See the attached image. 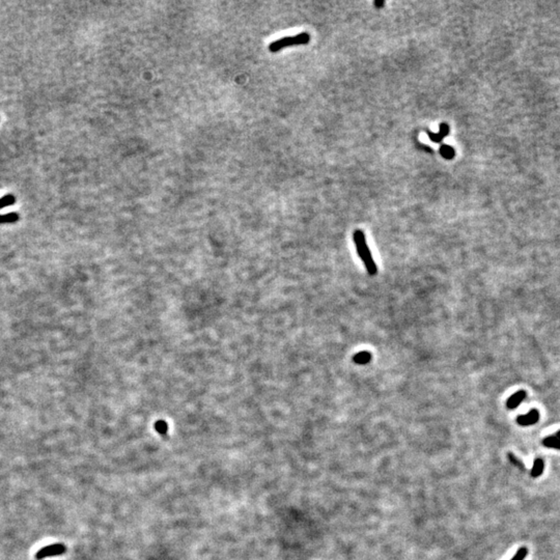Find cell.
Returning <instances> with one entry per match:
<instances>
[{"mask_svg": "<svg viewBox=\"0 0 560 560\" xmlns=\"http://www.w3.org/2000/svg\"><path fill=\"white\" fill-rule=\"evenodd\" d=\"M353 240H354L358 255L361 258L362 263L364 264L367 273L371 276L376 275L377 272H378V268H377V265H376L375 261H374L372 255L370 253L369 247L366 243L364 233L360 230H356L353 234Z\"/></svg>", "mask_w": 560, "mask_h": 560, "instance_id": "6da1fadb", "label": "cell"}, {"mask_svg": "<svg viewBox=\"0 0 560 560\" xmlns=\"http://www.w3.org/2000/svg\"><path fill=\"white\" fill-rule=\"evenodd\" d=\"M15 202H16V197L12 194H8L0 198V210L9 205H13Z\"/></svg>", "mask_w": 560, "mask_h": 560, "instance_id": "8fae6325", "label": "cell"}, {"mask_svg": "<svg viewBox=\"0 0 560 560\" xmlns=\"http://www.w3.org/2000/svg\"><path fill=\"white\" fill-rule=\"evenodd\" d=\"M370 359H371V354L366 351L360 352L353 357V361L357 364H366L370 361Z\"/></svg>", "mask_w": 560, "mask_h": 560, "instance_id": "9c48e42d", "label": "cell"}, {"mask_svg": "<svg viewBox=\"0 0 560 560\" xmlns=\"http://www.w3.org/2000/svg\"><path fill=\"white\" fill-rule=\"evenodd\" d=\"M544 469H545V463H544V461H543L542 459H536V460L534 461L533 467H532V469H531V473H530L531 478H533V479L540 478V476L543 474Z\"/></svg>", "mask_w": 560, "mask_h": 560, "instance_id": "ba28073f", "label": "cell"}, {"mask_svg": "<svg viewBox=\"0 0 560 560\" xmlns=\"http://www.w3.org/2000/svg\"><path fill=\"white\" fill-rule=\"evenodd\" d=\"M528 554V550L526 547H521L518 552L514 554V556L510 560H525L526 556Z\"/></svg>", "mask_w": 560, "mask_h": 560, "instance_id": "4fadbf2b", "label": "cell"}, {"mask_svg": "<svg viewBox=\"0 0 560 560\" xmlns=\"http://www.w3.org/2000/svg\"><path fill=\"white\" fill-rule=\"evenodd\" d=\"M540 420V413L536 409H532L525 415H520L516 418V422L521 426H529L535 424Z\"/></svg>", "mask_w": 560, "mask_h": 560, "instance_id": "277c9868", "label": "cell"}, {"mask_svg": "<svg viewBox=\"0 0 560 560\" xmlns=\"http://www.w3.org/2000/svg\"><path fill=\"white\" fill-rule=\"evenodd\" d=\"M66 552H67V548H66L65 545H63V544H53V545L46 546L44 548H42L40 550H38L36 555H35V558L37 560H42V559L47 558V557L63 555Z\"/></svg>", "mask_w": 560, "mask_h": 560, "instance_id": "3957f363", "label": "cell"}, {"mask_svg": "<svg viewBox=\"0 0 560 560\" xmlns=\"http://www.w3.org/2000/svg\"><path fill=\"white\" fill-rule=\"evenodd\" d=\"M526 397H527V393L525 390H519L518 392H515L509 397V399L506 402V407L509 410L515 409L526 399Z\"/></svg>", "mask_w": 560, "mask_h": 560, "instance_id": "5b68a950", "label": "cell"}, {"mask_svg": "<svg viewBox=\"0 0 560 560\" xmlns=\"http://www.w3.org/2000/svg\"><path fill=\"white\" fill-rule=\"evenodd\" d=\"M543 444L546 447H550V448L560 450V429L558 430V432L555 435L545 438L543 440Z\"/></svg>", "mask_w": 560, "mask_h": 560, "instance_id": "52a82bcc", "label": "cell"}, {"mask_svg": "<svg viewBox=\"0 0 560 560\" xmlns=\"http://www.w3.org/2000/svg\"><path fill=\"white\" fill-rule=\"evenodd\" d=\"M449 133V126L445 122L441 123L440 125V129H439V132L438 133H432V132H428L427 131V135H428V138L432 140L433 142H441Z\"/></svg>", "mask_w": 560, "mask_h": 560, "instance_id": "8992f818", "label": "cell"}, {"mask_svg": "<svg viewBox=\"0 0 560 560\" xmlns=\"http://www.w3.org/2000/svg\"><path fill=\"white\" fill-rule=\"evenodd\" d=\"M310 40V34L307 32L299 33L294 36H286L272 42L269 45V50L271 52H278L283 48L298 45H306Z\"/></svg>", "mask_w": 560, "mask_h": 560, "instance_id": "7a4b0ae2", "label": "cell"}, {"mask_svg": "<svg viewBox=\"0 0 560 560\" xmlns=\"http://www.w3.org/2000/svg\"><path fill=\"white\" fill-rule=\"evenodd\" d=\"M508 458H509L510 462H511V463H512L513 465H515V466H518V467H520V468H521V469H523V470L525 469V467H524V464H522V463H521V462H520V461H519L518 459H516V458H515L514 455H512L511 453H508Z\"/></svg>", "mask_w": 560, "mask_h": 560, "instance_id": "9a60e30c", "label": "cell"}, {"mask_svg": "<svg viewBox=\"0 0 560 560\" xmlns=\"http://www.w3.org/2000/svg\"><path fill=\"white\" fill-rule=\"evenodd\" d=\"M440 154L442 155L443 158L451 160V159L454 157L455 152H454L453 148H451V147H449V146H442V147L440 148Z\"/></svg>", "mask_w": 560, "mask_h": 560, "instance_id": "7c38bea8", "label": "cell"}, {"mask_svg": "<svg viewBox=\"0 0 560 560\" xmlns=\"http://www.w3.org/2000/svg\"><path fill=\"white\" fill-rule=\"evenodd\" d=\"M384 5H385V2H382V0H381V2H375V6H376L377 8H379V9L382 8V7H384Z\"/></svg>", "mask_w": 560, "mask_h": 560, "instance_id": "2e32d148", "label": "cell"}, {"mask_svg": "<svg viewBox=\"0 0 560 560\" xmlns=\"http://www.w3.org/2000/svg\"><path fill=\"white\" fill-rule=\"evenodd\" d=\"M19 214L17 213H10V214H4L0 215V224L3 223H14L19 220Z\"/></svg>", "mask_w": 560, "mask_h": 560, "instance_id": "30bf717a", "label": "cell"}, {"mask_svg": "<svg viewBox=\"0 0 560 560\" xmlns=\"http://www.w3.org/2000/svg\"><path fill=\"white\" fill-rule=\"evenodd\" d=\"M156 429L160 434H166L167 433V424L163 421H159L156 423Z\"/></svg>", "mask_w": 560, "mask_h": 560, "instance_id": "5bb4252c", "label": "cell"}]
</instances>
